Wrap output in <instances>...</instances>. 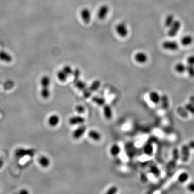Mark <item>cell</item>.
<instances>
[{
    "mask_svg": "<svg viewBox=\"0 0 194 194\" xmlns=\"http://www.w3.org/2000/svg\"><path fill=\"white\" fill-rule=\"evenodd\" d=\"M41 94L42 98L44 99H48L50 96V79L47 76L42 77L41 80Z\"/></svg>",
    "mask_w": 194,
    "mask_h": 194,
    "instance_id": "obj_1",
    "label": "cell"
},
{
    "mask_svg": "<svg viewBox=\"0 0 194 194\" xmlns=\"http://www.w3.org/2000/svg\"><path fill=\"white\" fill-rule=\"evenodd\" d=\"M36 150L33 148H18L15 151V155L17 158H23L27 156L33 157L35 155Z\"/></svg>",
    "mask_w": 194,
    "mask_h": 194,
    "instance_id": "obj_2",
    "label": "cell"
},
{
    "mask_svg": "<svg viewBox=\"0 0 194 194\" xmlns=\"http://www.w3.org/2000/svg\"><path fill=\"white\" fill-rule=\"evenodd\" d=\"M181 27V24L180 22L178 20H175L173 24L169 27V30L168 32V35L171 37H174L175 36H176L180 31Z\"/></svg>",
    "mask_w": 194,
    "mask_h": 194,
    "instance_id": "obj_3",
    "label": "cell"
},
{
    "mask_svg": "<svg viewBox=\"0 0 194 194\" xmlns=\"http://www.w3.org/2000/svg\"><path fill=\"white\" fill-rule=\"evenodd\" d=\"M116 33L121 37L124 38L127 36L128 34V30L126 24L124 23H120L116 27Z\"/></svg>",
    "mask_w": 194,
    "mask_h": 194,
    "instance_id": "obj_4",
    "label": "cell"
},
{
    "mask_svg": "<svg viewBox=\"0 0 194 194\" xmlns=\"http://www.w3.org/2000/svg\"><path fill=\"white\" fill-rule=\"evenodd\" d=\"M86 130H87V127L84 124L79 125L72 133V136L73 139L75 140H78L80 139L86 132Z\"/></svg>",
    "mask_w": 194,
    "mask_h": 194,
    "instance_id": "obj_5",
    "label": "cell"
},
{
    "mask_svg": "<svg viewBox=\"0 0 194 194\" xmlns=\"http://www.w3.org/2000/svg\"><path fill=\"white\" fill-rule=\"evenodd\" d=\"M110 11V8L107 5H103L101 6L97 13V16L98 19L100 20H104L106 19L108 13Z\"/></svg>",
    "mask_w": 194,
    "mask_h": 194,
    "instance_id": "obj_6",
    "label": "cell"
},
{
    "mask_svg": "<svg viewBox=\"0 0 194 194\" xmlns=\"http://www.w3.org/2000/svg\"><path fill=\"white\" fill-rule=\"evenodd\" d=\"M162 47L166 50L175 51L178 49L179 45L178 42L173 41H167L162 43Z\"/></svg>",
    "mask_w": 194,
    "mask_h": 194,
    "instance_id": "obj_7",
    "label": "cell"
},
{
    "mask_svg": "<svg viewBox=\"0 0 194 194\" xmlns=\"http://www.w3.org/2000/svg\"><path fill=\"white\" fill-rule=\"evenodd\" d=\"M81 16L84 22L88 24L91 20V12L88 8H83L81 10Z\"/></svg>",
    "mask_w": 194,
    "mask_h": 194,
    "instance_id": "obj_8",
    "label": "cell"
},
{
    "mask_svg": "<svg viewBox=\"0 0 194 194\" xmlns=\"http://www.w3.org/2000/svg\"><path fill=\"white\" fill-rule=\"evenodd\" d=\"M134 59L139 64H144L148 61V56L144 52H139L134 55Z\"/></svg>",
    "mask_w": 194,
    "mask_h": 194,
    "instance_id": "obj_9",
    "label": "cell"
},
{
    "mask_svg": "<svg viewBox=\"0 0 194 194\" xmlns=\"http://www.w3.org/2000/svg\"><path fill=\"white\" fill-rule=\"evenodd\" d=\"M85 119L80 116H76L71 117L69 119V123L71 125H81L84 124Z\"/></svg>",
    "mask_w": 194,
    "mask_h": 194,
    "instance_id": "obj_10",
    "label": "cell"
},
{
    "mask_svg": "<svg viewBox=\"0 0 194 194\" xmlns=\"http://www.w3.org/2000/svg\"><path fill=\"white\" fill-rule=\"evenodd\" d=\"M190 156V147L188 145H184L182 147L181 152V157L182 161L184 162L188 160Z\"/></svg>",
    "mask_w": 194,
    "mask_h": 194,
    "instance_id": "obj_11",
    "label": "cell"
},
{
    "mask_svg": "<svg viewBox=\"0 0 194 194\" xmlns=\"http://www.w3.org/2000/svg\"><path fill=\"white\" fill-rule=\"evenodd\" d=\"M60 122V118L57 114H53L48 119V124L52 127H55Z\"/></svg>",
    "mask_w": 194,
    "mask_h": 194,
    "instance_id": "obj_12",
    "label": "cell"
},
{
    "mask_svg": "<svg viewBox=\"0 0 194 194\" xmlns=\"http://www.w3.org/2000/svg\"><path fill=\"white\" fill-rule=\"evenodd\" d=\"M103 114L106 119L110 120L113 116V111L111 106L109 105L105 104L103 106Z\"/></svg>",
    "mask_w": 194,
    "mask_h": 194,
    "instance_id": "obj_13",
    "label": "cell"
},
{
    "mask_svg": "<svg viewBox=\"0 0 194 194\" xmlns=\"http://www.w3.org/2000/svg\"><path fill=\"white\" fill-rule=\"evenodd\" d=\"M149 99L152 103L155 104H158L160 103L161 96L157 92H150L149 94Z\"/></svg>",
    "mask_w": 194,
    "mask_h": 194,
    "instance_id": "obj_14",
    "label": "cell"
},
{
    "mask_svg": "<svg viewBox=\"0 0 194 194\" xmlns=\"http://www.w3.org/2000/svg\"><path fill=\"white\" fill-rule=\"evenodd\" d=\"M88 136L90 139L95 141H99L101 139V136L100 133L97 130H89L88 132Z\"/></svg>",
    "mask_w": 194,
    "mask_h": 194,
    "instance_id": "obj_15",
    "label": "cell"
},
{
    "mask_svg": "<svg viewBox=\"0 0 194 194\" xmlns=\"http://www.w3.org/2000/svg\"><path fill=\"white\" fill-rule=\"evenodd\" d=\"M39 164L43 168H47L50 166V161L49 158L44 155H42L39 157L38 160Z\"/></svg>",
    "mask_w": 194,
    "mask_h": 194,
    "instance_id": "obj_16",
    "label": "cell"
},
{
    "mask_svg": "<svg viewBox=\"0 0 194 194\" xmlns=\"http://www.w3.org/2000/svg\"><path fill=\"white\" fill-rule=\"evenodd\" d=\"M92 101L93 103L99 106H103L105 104L106 100L105 98L99 96H93L92 98Z\"/></svg>",
    "mask_w": 194,
    "mask_h": 194,
    "instance_id": "obj_17",
    "label": "cell"
},
{
    "mask_svg": "<svg viewBox=\"0 0 194 194\" xmlns=\"http://www.w3.org/2000/svg\"><path fill=\"white\" fill-rule=\"evenodd\" d=\"M121 152V148L118 144H113L110 150V153L113 156H117Z\"/></svg>",
    "mask_w": 194,
    "mask_h": 194,
    "instance_id": "obj_18",
    "label": "cell"
},
{
    "mask_svg": "<svg viewBox=\"0 0 194 194\" xmlns=\"http://www.w3.org/2000/svg\"><path fill=\"white\" fill-rule=\"evenodd\" d=\"M73 84L77 89H78L79 90H81V91H83L84 90L87 88L86 83H85L84 81L80 80L79 79L77 81H74Z\"/></svg>",
    "mask_w": 194,
    "mask_h": 194,
    "instance_id": "obj_19",
    "label": "cell"
},
{
    "mask_svg": "<svg viewBox=\"0 0 194 194\" xmlns=\"http://www.w3.org/2000/svg\"><path fill=\"white\" fill-rule=\"evenodd\" d=\"M193 41H194V39L192 37V36H190V35H186V36H184L183 37H182V39H181V42L182 44L184 46H189L193 43Z\"/></svg>",
    "mask_w": 194,
    "mask_h": 194,
    "instance_id": "obj_20",
    "label": "cell"
},
{
    "mask_svg": "<svg viewBox=\"0 0 194 194\" xmlns=\"http://www.w3.org/2000/svg\"><path fill=\"white\" fill-rule=\"evenodd\" d=\"M153 146L150 143H147L144 147V152L148 156H152L153 153Z\"/></svg>",
    "mask_w": 194,
    "mask_h": 194,
    "instance_id": "obj_21",
    "label": "cell"
},
{
    "mask_svg": "<svg viewBox=\"0 0 194 194\" xmlns=\"http://www.w3.org/2000/svg\"><path fill=\"white\" fill-rule=\"evenodd\" d=\"M100 85H101L100 81L99 80H95L92 83L89 89L93 93L94 92L97 91V90L100 88Z\"/></svg>",
    "mask_w": 194,
    "mask_h": 194,
    "instance_id": "obj_22",
    "label": "cell"
},
{
    "mask_svg": "<svg viewBox=\"0 0 194 194\" xmlns=\"http://www.w3.org/2000/svg\"><path fill=\"white\" fill-rule=\"evenodd\" d=\"M175 21L174 17L171 14L168 15L166 18L164 24L167 28H169Z\"/></svg>",
    "mask_w": 194,
    "mask_h": 194,
    "instance_id": "obj_23",
    "label": "cell"
},
{
    "mask_svg": "<svg viewBox=\"0 0 194 194\" xmlns=\"http://www.w3.org/2000/svg\"><path fill=\"white\" fill-rule=\"evenodd\" d=\"M68 77V76L62 70H60L57 73V78L58 80L61 82L66 81Z\"/></svg>",
    "mask_w": 194,
    "mask_h": 194,
    "instance_id": "obj_24",
    "label": "cell"
},
{
    "mask_svg": "<svg viewBox=\"0 0 194 194\" xmlns=\"http://www.w3.org/2000/svg\"><path fill=\"white\" fill-rule=\"evenodd\" d=\"M175 69L176 72L179 73H182L186 71V66L184 64L179 63L176 65Z\"/></svg>",
    "mask_w": 194,
    "mask_h": 194,
    "instance_id": "obj_25",
    "label": "cell"
},
{
    "mask_svg": "<svg viewBox=\"0 0 194 194\" xmlns=\"http://www.w3.org/2000/svg\"><path fill=\"white\" fill-rule=\"evenodd\" d=\"M188 174L186 172H183L179 175V176L178 177V181L179 182L183 183L187 182V181L188 180Z\"/></svg>",
    "mask_w": 194,
    "mask_h": 194,
    "instance_id": "obj_26",
    "label": "cell"
},
{
    "mask_svg": "<svg viewBox=\"0 0 194 194\" xmlns=\"http://www.w3.org/2000/svg\"><path fill=\"white\" fill-rule=\"evenodd\" d=\"M160 103H161L162 107L164 109H166L169 107V100L168 99V97L165 95L161 96Z\"/></svg>",
    "mask_w": 194,
    "mask_h": 194,
    "instance_id": "obj_27",
    "label": "cell"
},
{
    "mask_svg": "<svg viewBox=\"0 0 194 194\" xmlns=\"http://www.w3.org/2000/svg\"><path fill=\"white\" fill-rule=\"evenodd\" d=\"M188 73L189 76L191 77H194V66L188 64L186 66V71Z\"/></svg>",
    "mask_w": 194,
    "mask_h": 194,
    "instance_id": "obj_28",
    "label": "cell"
},
{
    "mask_svg": "<svg viewBox=\"0 0 194 194\" xmlns=\"http://www.w3.org/2000/svg\"><path fill=\"white\" fill-rule=\"evenodd\" d=\"M75 111L79 114H84L85 112V108L84 106L81 105H77L75 106Z\"/></svg>",
    "mask_w": 194,
    "mask_h": 194,
    "instance_id": "obj_29",
    "label": "cell"
},
{
    "mask_svg": "<svg viewBox=\"0 0 194 194\" xmlns=\"http://www.w3.org/2000/svg\"><path fill=\"white\" fill-rule=\"evenodd\" d=\"M63 71H64L66 74H67L68 76H71L73 74V70H72V67L69 66V65H66L63 68Z\"/></svg>",
    "mask_w": 194,
    "mask_h": 194,
    "instance_id": "obj_30",
    "label": "cell"
},
{
    "mask_svg": "<svg viewBox=\"0 0 194 194\" xmlns=\"http://www.w3.org/2000/svg\"><path fill=\"white\" fill-rule=\"evenodd\" d=\"M185 109L187 111V112H189L191 114H194V104H191V103H189L187 104L185 106Z\"/></svg>",
    "mask_w": 194,
    "mask_h": 194,
    "instance_id": "obj_31",
    "label": "cell"
},
{
    "mask_svg": "<svg viewBox=\"0 0 194 194\" xmlns=\"http://www.w3.org/2000/svg\"><path fill=\"white\" fill-rule=\"evenodd\" d=\"M82 92H83V95L85 99H88L89 98L91 97L92 92L89 90V88H86L85 90H84Z\"/></svg>",
    "mask_w": 194,
    "mask_h": 194,
    "instance_id": "obj_32",
    "label": "cell"
},
{
    "mask_svg": "<svg viewBox=\"0 0 194 194\" xmlns=\"http://www.w3.org/2000/svg\"><path fill=\"white\" fill-rule=\"evenodd\" d=\"M118 188L116 186H112L108 189L107 191H106L107 194H116L118 192Z\"/></svg>",
    "mask_w": 194,
    "mask_h": 194,
    "instance_id": "obj_33",
    "label": "cell"
},
{
    "mask_svg": "<svg viewBox=\"0 0 194 194\" xmlns=\"http://www.w3.org/2000/svg\"><path fill=\"white\" fill-rule=\"evenodd\" d=\"M72 75H73V77H74V81H77L78 79H79V78L80 77L81 71H80V70L78 69H76L75 70L73 71Z\"/></svg>",
    "mask_w": 194,
    "mask_h": 194,
    "instance_id": "obj_34",
    "label": "cell"
},
{
    "mask_svg": "<svg viewBox=\"0 0 194 194\" xmlns=\"http://www.w3.org/2000/svg\"><path fill=\"white\" fill-rule=\"evenodd\" d=\"M180 156V153H179V152L178 150V149H175V150H173V158L175 160H178V159L179 158Z\"/></svg>",
    "mask_w": 194,
    "mask_h": 194,
    "instance_id": "obj_35",
    "label": "cell"
},
{
    "mask_svg": "<svg viewBox=\"0 0 194 194\" xmlns=\"http://www.w3.org/2000/svg\"><path fill=\"white\" fill-rule=\"evenodd\" d=\"M187 63L189 65L194 66V56H190L187 59Z\"/></svg>",
    "mask_w": 194,
    "mask_h": 194,
    "instance_id": "obj_36",
    "label": "cell"
},
{
    "mask_svg": "<svg viewBox=\"0 0 194 194\" xmlns=\"http://www.w3.org/2000/svg\"><path fill=\"white\" fill-rule=\"evenodd\" d=\"M151 170H152V172L153 174L154 175H155L156 176H158L159 174H160V172L159 171L158 168L156 167H153L151 168Z\"/></svg>",
    "mask_w": 194,
    "mask_h": 194,
    "instance_id": "obj_37",
    "label": "cell"
},
{
    "mask_svg": "<svg viewBox=\"0 0 194 194\" xmlns=\"http://www.w3.org/2000/svg\"><path fill=\"white\" fill-rule=\"evenodd\" d=\"M189 190L191 191L194 192V183H191L188 186Z\"/></svg>",
    "mask_w": 194,
    "mask_h": 194,
    "instance_id": "obj_38",
    "label": "cell"
},
{
    "mask_svg": "<svg viewBox=\"0 0 194 194\" xmlns=\"http://www.w3.org/2000/svg\"><path fill=\"white\" fill-rule=\"evenodd\" d=\"M189 147H190V148H192V149H194V140L191 141L188 144Z\"/></svg>",
    "mask_w": 194,
    "mask_h": 194,
    "instance_id": "obj_39",
    "label": "cell"
},
{
    "mask_svg": "<svg viewBox=\"0 0 194 194\" xmlns=\"http://www.w3.org/2000/svg\"><path fill=\"white\" fill-rule=\"evenodd\" d=\"M20 194H28V191L25 189H23L21 191L19 192Z\"/></svg>",
    "mask_w": 194,
    "mask_h": 194,
    "instance_id": "obj_40",
    "label": "cell"
},
{
    "mask_svg": "<svg viewBox=\"0 0 194 194\" xmlns=\"http://www.w3.org/2000/svg\"><path fill=\"white\" fill-rule=\"evenodd\" d=\"M3 164H4V162L3 160L0 159V169L3 166Z\"/></svg>",
    "mask_w": 194,
    "mask_h": 194,
    "instance_id": "obj_41",
    "label": "cell"
}]
</instances>
